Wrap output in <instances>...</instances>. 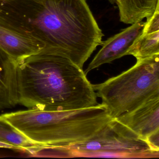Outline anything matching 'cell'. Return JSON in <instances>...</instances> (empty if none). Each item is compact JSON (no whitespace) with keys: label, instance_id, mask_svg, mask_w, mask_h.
<instances>
[{"label":"cell","instance_id":"5b68a950","mask_svg":"<svg viewBox=\"0 0 159 159\" xmlns=\"http://www.w3.org/2000/svg\"><path fill=\"white\" fill-rule=\"evenodd\" d=\"M145 25V22L142 21L132 24L131 26L103 42L102 48L90 63L84 73L87 75L101 65L127 55L129 49L143 33Z\"/></svg>","mask_w":159,"mask_h":159},{"label":"cell","instance_id":"30bf717a","mask_svg":"<svg viewBox=\"0 0 159 159\" xmlns=\"http://www.w3.org/2000/svg\"><path fill=\"white\" fill-rule=\"evenodd\" d=\"M0 141L18 147L22 151L32 155H36L44 147L33 143L2 115L0 116Z\"/></svg>","mask_w":159,"mask_h":159},{"label":"cell","instance_id":"3957f363","mask_svg":"<svg viewBox=\"0 0 159 159\" xmlns=\"http://www.w3.org/2000/svg\"><path fill=\"white\" fill-rule=\"evenodd\" d=\"M93 86L111 118L132 111L159 97V55L137 60L126 71Z\"/></svg>","mask_w":159,"mask_h":159},{"label":"cell","instance_id":"277c9868","mask_svg":"<svg viewBox=\"0 0 159 159\" xmlns=\"http://www.w3.org/2000/svg\"><path fill=\"white\" fill-rule=\"evenodd\" d=\"M63 158L106 157L137 159L158 158L155 150L145 139L112 118L90 139L81 143L61 147Z\"/></svg>","mask_w":159,"mask_h":159},{"label":"cell","instance_id":"6da1fadb","mask_svg":"<svg viewBox=\"0 0 159 159\" xmlns=\"http://www.w3.org/2000/svg\"><path fill=\"white\" fill-rule=\"evenodd\" d=\"M16 80L18 104L28 109L74 110L98 104L83 69L48 48L16 63Z\"/></svg>","mask_w":159,"mask_h":159},{"label":"cell","instance_id":"7c38bea8","mask_svg":"<svg viewBox=\"0 0 159 159\" xmlns=\"http://www.w3.org/2000/svg\"><path fill=\"white\" fill-rule=\"evenodd\" d=\"M146 141L155 150L159 151V130L150 135Z\"/></svg>","mask_w":159,"mask_h":159},{"label":"cell","instance_id":"9c48e42d","mask_svg":"<svg viewBox=\"0 0 159 159\" xmlns=\"http://www.w3.org/2000/svg\"><path fill=\"white\" fill-rule=\"evenodd\" d=\"M117 4L120 21L125 24H134L144 18L148 20L159 7V0H109Z\"/></svg>","mask_w":159,"mask_h":159},{"label":"cell","instance_id":"8992f818","mask_svg":"<svg viewBox=\"0 0 159 159\" xmlns=\"http://www.w3.org/2000/svg\"><path fill=\"white\" fill-rule=\"evenodd\" d=\"M115 119L146 140L150 135L159 130V97Z\"/></svg>","mask_w":159,"mask_h":159},{"label":"cell","instance_id":"7a4b0ae2","mask_svg":"<svg viewBox=\"0 0 159 159\" xmlns=\"http://www.w3.org/2000/svg\"><path fill=\"white\" fill-rule=\"evenodd\" d=\"M2 116L33 143L46 147L84 142L112 119L102 104L74 110L29 109Z\"/></svg>","mask_w":159,"mask_h":159},{"label":"cell","instance_id":"ba28073f","mask_svg":"<svg viewBox=\"0 0 159 159\" xmlns=\"http://www.w3.org/2000/svg\"><path fill=\"white\" fill-rule=\"evenodd\" d=\"M18 104L16 64L0 49V110Z\"/></svg>","mask_w":159,"mask_h":159},{"label":"cell","instance_id":"8fae6325","mask_svg":"<svg viewBox=\"0 0 159 159\" xmlns=\"http://www.w3.org/2000/svg\"><path fill=\"white\" fill-rule=\"evenodd\" d=\"M159 55V31L143 32L127 52L137 60L146 59Z\"/></svg>","mask_w":159,"mask_h":159},{"label":"cell","instance_id":"4fadbf2b","mask_svg":"<svg viewBox=\"0 0 159 159\" xmlns=\"http://www.w3.org/2000/svg\"><path fill=\"white\" fill-rule=\"evenodd\" d=\"M0 148L22 151V150L18 147H16V146L11 145V144H8V143H5V142H1V141H0Z\"/></svg>","mask_w":159,"mask_h":159},{"label":"cell","instance_id":"52a82bcc","mask_svg":"<svg viewBox=\"0 0 159 159\" xmlns=\"http://www.w3.org/2000/svg\"><path fill=\"white\" fill-rule=\"evenodd\" d=\"M44 48L43 43L20 34L0 17V49L16 64Z\"/></svg>","mask_w":159,"mask_h":159}]
</instances>
